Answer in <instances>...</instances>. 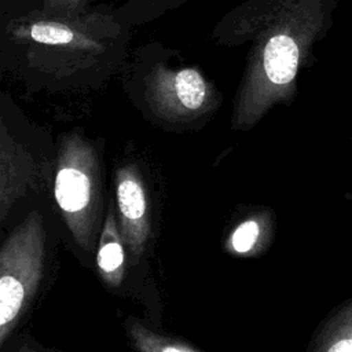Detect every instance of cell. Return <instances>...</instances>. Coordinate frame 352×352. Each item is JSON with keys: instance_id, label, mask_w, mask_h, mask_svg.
Wrapping results in <instances>:
<instances>
[{"instance_id": "8992f818", "label": "cell", "mask_w": 352, "mask_h": 352, "mask_svg": "<svg viewBox=\"0 0 352 352\" xmlns=\"http://www.w3.org/2000/svg\"><path fill=\"white\" fill-rule=\"evenodd\" d=\"M116 201L122 241L138 261L147 246L151 227L147 191L135 164H125L117 169Z\"/></svg>"}, {"instance_id": "52a82bcc", "label": "cell", "mask_w": 352, "mask_h": 352, "mask_svg": "<svg viewBox=\"0 0 352 352\" xmlns=\"http://www.w3.org/2000/svg\"><path fill=\"white\" fill-rule=\"evenodd\" d=\"M36 164L32 153L21 143L4 114L0 117V221L14 204L33 186Z\"/></svg>"}, {"instance_id": "6da1fadb", "label": "cell", "mask_w": 352, "mask_h": 352, "mask_svg": "<svg viewBox=\"0 0 352 352\" xmlns=\"http://www.w3.org/2000/svg\"><path fill=\"white\" fill-rule=\"evenodd\" d=\"M338 0H245L214 25L220 47L249 44L232 100L231 126L248 131L297 95L300 72L312 66L315 45L334 23Z\"/></svg>"}, {"instance_id": "7c38bea8", "label": "cell", "mask_w": 352, "mask_h": 352, "mask_svg": "<svg viewBox=\"0 0 352 352\" xmlns=\"http://www.w3.org/2000/svg\"><path fill=\"white\" fill-rule=\"evenodd\" d=\"M264 219L249 217L239 223L228 236V250L235 254H249L260 245L264 234Z\"/></svg>"}, {"instance_id": "3957f363", "label": "cell", "mask_w": 352, "mask_h": 352, "mask_svg": "<svg viewBox=\"0 0 352 352\" xmlns=\"http://www.w3.org/2000/svg\"><path fill=\"white\" fill-rule=\"evenodd\" d=\"M120 77L129 100L150 120L170 128L204 122L223 103L221 91L199 67L158 41L136 47Z\"/></svg>"}, {"instance_id": "8fae6325", "label": "cell", "mask_w": 352, "mask_h": 352, "mask_svg": "<svg viewBox=\"0 0 352 352\" xmlns=\"http://www.w3.org/2000/svg\"><path fill=\"white\" fill-rule=\"evenodd\" d=\"M126 331L139 352H199L190 345L162 337L133 318L126 320Z\"/></svg>"}, {"instance_id": "7a4b0ae2", "label": "cell", "mask_w": 352, "mask_h": 352, "mask_svg": "<svg viewBox=\"0 0 352 352\" xmlns=\"http://www.w3.org/2000/svg\"><path fill=\"white\" fill-rule=\"evenodd\" d=\"M116 7L92 6L81 12L43 7L3 22L1 73L28 92L96 91L120 74L128 58L132 28Z\"/></svg>"}, {"instance_id": "4fadbf2b", "label": "cell", "mask_w": 352, "mask_h": 352, "mask_svg": "<svg viewBox=\"0 0 352 352\" xmlns=\"http://www.w3.org/2000/svg\"><path fill=\"white\" fill-rule=\"evenodd\" d=\"M95 0H40L43 8L56 12H81L89 7Z\"/></svg>"}, {"instance_id": "277c9868", "label": "cell", "mask_w": 352, "mask_h": 352, "mask_svg": "<svg viewBox=\"0 0 352 352\" xmlns=\"http://www.w3.org/2000/svg\"><path fill=\"white\" fill-rule=\"evenodd\" d=\"M54 195L73 239L91 252L102 202L99 155L95 144L78 131L60 136Z\"/></svg>"}, {"instance_id": "9c48e42d", "label": "cell", "mask_w": 352, "mask_h": 352, "mask_svg": "<svg viewBox=\"0 0 352 352\" xmlns=\"http://www.w3.org/2000/svg\"><path fill=\"white\" fill-rule=\"evenodd\" d=\"M308 352H352V298L338 305L320 323Z\"/></svg>"}, {"instance_id": "5bb4252c", "label": "cell", "mask_w": 352, "mask_h": 352, "mask_svg": "<svg viewBox=\"0 0 352 352\" xmlns=\"http://www.w3.org/2000/svg\"><path fill=\"white\" fill-rule=\"evenodd\" d=\"M3 1H14V0H3Z\"/></svg>"}, {"instance_id": "5b68a950", "label": "cell", "mask_w": 352, "mask_h": 352, "mask_svg": "<svg viewBox=\"0 0 352 352\" xmlns=\"http://www.w3.org/2000/svg\"><path fill=\"white\" fill-rule=\"evenodd\" d=\"M45 230L40 212H32L0 250V345L34 297L43 276Z\"/></svg>"}, {"instance_id": "ba28073f", "label": "cell", "mask_w": 352, "mask_h": 352, "mask_svg": "<svg viewBox=\"0 0 352 352\" xmlns=\"http://www.w3.org/2000/svg\"><path fill=\"white\" fill-rule=\"evenodd\" d=\"M122 236H120L114 209L110 206L103 223L99 248L96 253L98 271L110 287H117L125 272V248Z\"/></svg>"}, {"instance_id": "30bf717a", "label": "cell", "mask_w": 352, "mask_h": 352, "mask_svg": "<svg viewBox=\"0 0 352 352\" xmlns=\"http://www.w3.org/2000/svg\"><path fill=\"white\" fill-rule=\"evenodd\" d=\"M187 1L190 0H126L116 10V16L120 22L135 28L153 22Z\"/></svg>"}]
</instances>
